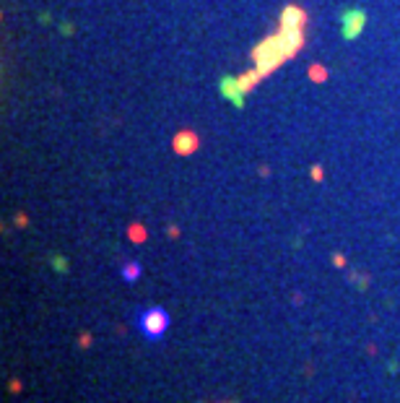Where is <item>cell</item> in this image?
I'll list each match as a JSON object with an SVG mask.
<instances>
[{"label": "cell", "instance_id": "6da1fadb", "mask_svg": "<svg viewBox=\"0 0 400 403\" xmlns=\"http://www.w3.org/2000/svg\"><path fill=\"white\" fill-rule=\"evenodd\" d=\"M252 60H255V71H257L262 78L271 76L283 60H288L283 44H281V37L273 34V37H268L265 42H260L257 47L252 50Z\"/></svg>", "mask_w": 400, "mask_h": 403}, {"label": "cell", "instance_id": "7a4b0ae2", "mask_svg": "<svg viewBox=\"0 0 400 403\" xmlns=\"http://www.w3.org/2000/svg\"><path fill=\"white\" fill-rule=\"evenodd\" d=\"M138 328H141V333L146 335L148 341H159V338H164V333L169 330V315H166V309H161V307H151V309H146V312H141L138 315Z\"/></svg>", "mask_w": 400, "mask_h": 403}, {"label": "cell", "instance_id": "3957f363", "mask_svg": "<svg viewBox=\"0 0 400 403\" xmlns=\"http://www.w3.org/2000/svg\"><path fill=\"white\" fill-rule=\"evenodd\" d=\"M364 26H366V13L364 11H359V8H346L343 13H341V34H343V39H356L361 32H364Z\"/></svg>", "mask_w": 400, "mask_h": 403}, {"label": "cell", "instance_id": "277c9868", "mask_svg": "<svg viewBox=\"0 0 400 403\" xmlns=\"http://www.w3.org/2000/svg\"><path fill=\"white\" fill-rule=\"evenodd\" d=\"M218 91H221V97H224L226 102H231L234 107H244V88L239 86V78H231V76H226V78H221V83H218Z\"/></svg>", "mask_w": 400, "mask_h": 403}, {"label": "cell", "instance_id": "5b68a950", "mask_svg": "<svg viewBox=\"0 0 400 403\" xmlns=\"http://www.w3.org/2000/svg\"><path fill=\"white\" fill-rule=\"evenodd\" d=\"M278 37H281V44H283V50H286V55H288V57H294V55L302 50V44H304V32H302V29L281 26Z\"/></svg>", "mask_w": 400, "mask_h": 403}, {"label": "cell", "instance_id": "8992f818", "mask_svg": "<svg viewBox=\"0 0 400 403\" xmlns=\"http://www.w3.org/2000/svg\"><path fill=\"white\" fill-rule=\"evenodd\" d=\"M304 11L296 6H286L281 11V26H291V29H304Z\"/></svg>", "mask_w": 400, "mask_h": 403}, {"label": "cell", "instance_id": "52a82bcc", "mask_svg": "<svg viewBox=\"0 0 400 403\" xmlns=\"http://www.w3.org/2000/svg\"><path fill=\"white\" fill-rule=\"evenodd\" d=\"M195 148H197V136L195 133L185 130V133H180V136L174 138V151L177 153H192Z\"/></svg>", "mask_w": 400, "mask_h": 403}, {"label": "cell", "instance_id": "ba28073f", "mask_svg": "<svg viewBox=\"0 0 400 403\" xmlns=\"http://www.w3.org/2000/svg\"><path fill=\"white\" fill-rule=\"evenodd\" d=\"M122 278L125 281H138L141 278V263H125L122 265Z\"/></svg>", "mask_w": 400, "mask_h": 403}, {"label": "cell", "instance_id": "9c48e42d", "mask_svg": "<svg viewBox=\"0 0 400 403\" xmlns=\"http://www.w3.org/2000/svg\"><path fill=\"white\" fill-rule=\"evenodd\" d=\"M260 78H262V76H260L257 71H250V73H244V76H239V86L244 88V91H250V88H252V86H255V83H257Z\"/></svg>", "mask_w": 400, "mask_h": 403}, {"label": "cell", "instance_id": "30bf717a", "mask_svg": "<svg viewBox=\"0 0 400 403\" xmlns=\"http://www.w3.org/2000/svg\"><path fill=\"white\" fill-rule=\"evenodd\" d=\"M50 263L55 265V271H60V273H65V260H62V258H57V255H52V258H50Z\"/></svg>", "mask_w": 400, "mask_h": 403}, {"label": "cell", "instance_id": "8fae6325", "mask_svg": "<svg viewBox=\"0 0 400 403\" xmlns=\"http://www.w3.org/2000/svg\"><path fill=\"white\" fill-rule=\"evenodd\" d=\"M130 237H132V239H138V242H141V239H143L146 234H143V229H141V227H132V229H130Z\"/></svg>", "mask_w": 400, "mask_h": 403}, {"label": "cell", "instance_id": "7c38bea8", "mask_svg": "<svg viewBox=\"0 0 400 403\" xmlns=\"http://www.w3.org/2000/svg\"><path fill=\"white\" fill-rule=\"evenodd\" d=\"M332 260H336V265H346V258H343V255H336Z\"/></svg>", "mask_w": 400, "mask_h": 403}, {"label": "cell", "instance_id": "4fadbf2b", "mask_svg": "<svg viewBox=\"0 0 400 403\" xmlns=\"http://www.w3.org/2000/svg\"><path fill=\"white\" fill-rule=\"evenodd\" d=\"M8 390H13V393L21 390V383H8Z\"/></svg>", "mask_w": 400, "mask_h": 403}]
</instances>
